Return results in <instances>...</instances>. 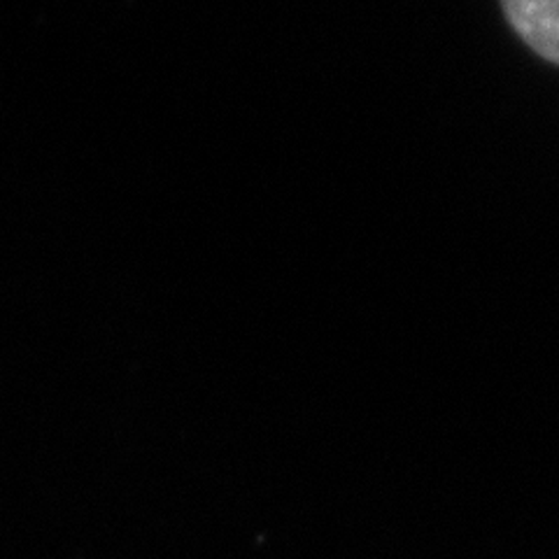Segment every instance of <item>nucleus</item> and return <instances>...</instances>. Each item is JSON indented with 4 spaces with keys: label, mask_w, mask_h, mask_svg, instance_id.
Masks as SVG:
<instances>
[{
    "label": "nucleus",
    "mask_w": 559,
    "mask_h": 559,
    "mask_svg": "<svg viewBox=\"0 0 559 559\" xmlns=\"http://www.w3.org/2000/svg\"><path fill=\"white\" fill-rule=\"evenodd\" d=\"M501 5L520 38L559 66V0H501Z\"/></svg>",
    "instance_id": "obj_1"
}]
</instances>
